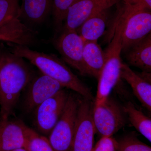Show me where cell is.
<instances>
[{
	"instance_id": "1",
	"label": "cell",
	"mask_w": 151,
	"mask_h": 151,
	"mask_svg": "<svg viewBox=\"0 0 151 151\" xmlns=\"http://www.w3.org/2000/svg\"><path fill=\"white\" fill-rule=\"evenodd\" d=\"M35 75L24 58L0 44V115L8 119Z\"/></svg>"
},
{
	"instance_id": "2",
	"label": "cell",
	"mask_w": 151,
	"mask_h": 151,
	"mask_svg": "<svg viewBox=\"0 0 151 151\" xmlns=\"http://www.w3.org/2000/svg\"><path fill=\"white\" fill-rule=\"evenodd\" d=\"M9 43V48L12 52L27 60L40 72L57 81L64 88L71 89L88 100L92 101L94 99L90 89L55 55L35 51L28 46Z\"/></svg>"
},
{
	"instance_id": "3",
	"label": "cell",
	"mask_w": 151,
	"mask_h": 151,
	"mask_svg": "<svg viewBox=\"0 0 151 151\" xmlns=\"http://www.w3.org/2000/svg\"><path fill=\"white\" fill-rule=\"evenodd\" d=\"M116 19L112 31L110 43L105 51V64L97 79L98 85L94 106L99 105L107 100L121 79L122 61L121 55L124 21L122 18L119 17Z\"/></svg>"
},
{
	"instance_id": "4",
	"label": "cell",
	"mask_w": 151,
	"mask_h": 151,
	"mask_svg": "<svg viewBox=\"0 0 151 151\" xmlns=\"http://www.w3.org/2000/svg\"><path fill=\"white\" fill-rule=\"evenodd\" d=\"M119 14L124 21L122 34V52L151 32V10L131 7L123 4Z\"/></svg>"
},
{
	"instance_id": "5",
	"label": "cell",
	"mask_w": 151,
	"mask_h": 151,
	"mask_svg": "<svg viewBox=\"0 0 151 151\" xmlns=\"http://www.w3.org/2000/svg\"><path fill=\"white\" fill-rule=\"evenodd\" d=\"M79 100L69 94L62 115L47 138L55 151H70Z\"/></svg>"
},
{
	"instance_id": "6",
	"label": "cell",
	"mask_w": 151,
	"mask_h": 151,
	"mask_svg": "<svg viewBox=\"0 0 151 151\" xmlns=\"http://www.w3.org/2000/svg\"><path fill=\"white\" fill-rule=\"evenodd\" d=\"M123 107L111 98L93 106L92 118L96 133L101 137H112L125 126Z\"/></svg>"
},
{
	"instance_id": "7",
	"label": "cell",
	"mask_w": 151,
	"mask_h": 151,
	"mask_svg": "<svg viewBox=\"0 0 151 151\" xmlns=\"http://www.w3.org/2000/svg\"><path fill=\"white\" fill-rule=\"evenodd\" d=\"M92 100H79L75 130L70 151H92L96 133L92 118Z\"/></svg>"
},
{
	"instance_id": "8",
	"label": "cell",
	"mask_w": 151,
	"mask_h": 151,
	"mask_svg": "<svg viewBox=\"0 0 151 151\" xmlns=\"http://www.w3.org/2000/svg\"><path fill=\"white\" fill-rule=\"evenodd\" d=\"M84 42L77 31L62 29L54 43L63 60L78 70L81 75L86 76L83 60Z\"/></svg>"
},
{
	"instance_id": "9",
	"label": "cell",
	"mask_w": 151,
	"mask_h": 151,
	"mask_svg": "<svg viewBox=\"0 0 151 151\" xmlns=\"http://www.w3.org/2000/svg\"><path fill=\"white\" fill-rule=\"evenodd\" d=\"M69 94L63 89L42 103L35 110V122L38 130L48 136L62 115Z\"/></svg>"
},
{
	"instance_id": "10",
	"label": "cell",
	"mask_w": 151,
	"mask_h": 151,
	"mask_svg": "<svg viewBox=\"0 0 151 151\" xmlns=\"http://www.w3.org/2000/svg\"><path fill=\"white\" fill-rule=\"evenodd\" d=\"M26 89L24 108L26 112L29 113L64 87L57 81L40 72L34 75Z\"/></svg>"
},
{
	"instance_id": "11",
	"label": "cell",
	"mask_w": 151,
	"mask_h": 151,
	"mask_svg": "<svg viewBox=\"0 0 151 151\" xmlns=\"http://www.w3.org/2000/svg\"><path fill=\"white\" fill-rule=\"evenodd\" d=\"M121 0H74L68 10L62 29L76 30L94 14L108 9Z\"/></svg>"
},
{
	"instance_id": "12",
	"label": "cell",
	"mask_w": 151,
	"mask_h": 151,
	"mask_svg": "<svg viewBox=\"0 0 151 151\" xmlns=\"http://www.w3.org/2000/svg\"><path fill=\"white\" fill-rule=\"evenodd\" d=\"M31 129L20 121L1 119L0 151L24 148Z\"/></svg>"
},
{
	"instance_id": "13",
	"label": "cell",
	"mask_w": 151,
	"mask_h": 151,
	"mask_svg": "<svg viewBox=\"0 0 151 151\" xmlns=\"http://www.w3.org/2000/svg\"><path fill=\"white\" fill-rule=\"evenodd\" d=\"M121 78L129 84L143 107L151 111V82L145 80L139 73H136L128 64L123 62L121 64Z\"/></svg>"
},
{
	"instance_id": "14",
	"label": "cell",
	"mask_w": 151,
	"mask_h": 151,
	"mask_svg": "<svg viewBox=\"0 0 151 151\" xmlns=\"http://www.w3.org/2000/svg\"><path fill=\"white\" fill-rule=\"evenodd\" d=\"M53 0H22L19 19L32 24L44 21L52 10Z\"/></svg>"
},
{
	"instance_id": "15",
	"label": "cell",
	"mask_w": 151,
	"mask_h": 151,
	"mask_svg": "<svg viewBox=\"0 0 151 151\" xmlns=\"http://www.w3.org/2000/svg\"><path fill=\"white\" fill-rule=\"evenodd\" d=\"M124 53L129 65L151 72V33L130 47Z\"/></svg>"
},
{
	"instance_id": "16",
	"label": "cell",
	"mask_w": 151,
	"mask_h": 151,
	"mask_svg": "<svg viewBox=\"0 0 151 151\" xmlns=\"http://www.w3.org/2000/svg\"><path fill=\"white\" fill-rule=\"evenodd\" d=\"M109 9L94 14L76 30L84 41H97L104 34L109 21Z\"/></svg>"
},
{
	"instance_id": "17",
	"label": "cell",
	"mask_w": 151,
	"mask_h": 151,
	"mask_svg": "<svg viewBox=\"0 0 151 151\" xmlns=\"http://www.w3.org/2000/svg\"><path fill=\"white\" fill-rule=\"evenodd\" d=\"M105 53L97 41H85L83 60L86 75L98 79L105 62Z\"/></svg>"
},
{
	"instance_id": "18",
	"label": "cell",
	"mask_w": 151,
	"mask_h": 151,
	"mask_svg": "<svg viewBox=\"0 0 151 151\" xmlns=\"http://www.w3.org/2000/svg\"><path fill=\"white\" fill-rule=\"evenodd\" d=\"M132 126L138 132L151 142V120L142 111L136 108L131 102L126 103L123 107Z\"/></svg>"
},
{
	"instance_id": "19",
	"label": "cell",
	"mask_w": 151,
	"mask_h": 151,
	"mask_svg": "<svg viewBox=\"0 0 151 151\" xmlns=\"http://www.w3.org/2000/svg\"><path fill=\"white\" fill-rule=\"evenodd\" d=\"M19 0H0V27L12 20L19 19Z\"/></svg>"
},
{
	"instance_id": "20",
	"label": "cell",
	"mask_w": 151,
	"mask_h": 151,
	"mask_svg": "<svg viewBox=\"0 0 151 151\" xmlns=\"http://www.w3.org/2000/svg\"><path fill=\"white\" fill-rule=\"evenodd\" d=\"M74 0H53L52 10L55 29L59 32L63 28L68 10Z\"/></svg>"
},
{
	"instance_id": "21",
	"label": "cell",
	"mask_w": 151,
	"mask_h": 151,
	"mask_svg": "<svg viewBox=\"0 0 151 151\" xmlns=\"http://www.w3.org/2000/svg\"><path fill=\"white\" fill-rule=\"evenodd\" d=\"M24 148L28 151H55L47 138L32 129L30 130Z\"/></svg>"
},
{
	"instance_id": "22",
	"label": "cell",
	"mask_w": 151,
	"mask_h": 151,
	"mask_svg": "<svg viewBox=\"0 0 151 151\" xmlns=\"http://www.w3.org/2000/svg\"><path fill=\"white\" fill-rule=\"evenodd\" d=\"M118 143L117 151H151V147L140 140L134 133L125 135Z\"/></svg>"
},
{
	"instance_id": "23",
	"label": "cell",
	"mask_w": 151,
	"mask_h": 151,
	"mask_svg": "<svg viewBox=\"0 0 151 151\" xmlns=\"http://www.w3.org/2000/svg\"><path fill=\"white\" fill-rule=\"evenodd\" d=\"M118 141L112 137H101L92 151H117Z\"/></svg>"
},
{
	"instance_id": "24",
	"label": "cell",
	"mask_w": 151,
	"mask_h": 151,
	"mask_svg": "<svg viewBox=\"0 0 151 151\" xmlns=\"http://www.w3.org/2000/svg\"><path fill=\"white\" fill-rule=\"evenodd\" d=\"M121 2L134 8L151 9V0H121Z\"/></svg>"
},
{
	"instance_id": "25",
	"label": "cell",
	"mask_w": 151,
	"mask_h": 151,
	"mask_svg": "<svg viewBox=\"0 0 151 151\" xmlns=\"http://www.w3.org/2000/svg\"><path fill=\"white\" fill-rule=\"evenodd\" d=\"M12 151H28L27 150H26L24 148H19L18 149H17V150H13Z\"/></svg>"
}]
</instances>
